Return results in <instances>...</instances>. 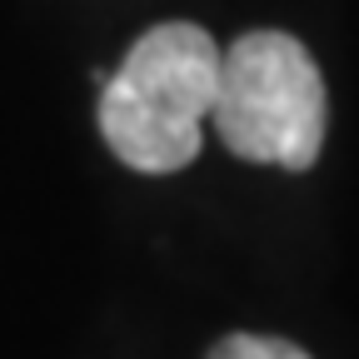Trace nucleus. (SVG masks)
<instances>
[{
	"mask_svg": "<svg viewBox=\"0 0 359 359\" xmlns=\"http://www.w3.org/2000/svg\"><path fill=\"white\" fill-rule=\"evenodd\" d=\"M219 45L205 25L165 20L125 50L100 90V135L120 165L140 175H175L200 155L215 105Z\"/></svg>",
	"mask_w": 359,
	"mask_h": 359,
	"instance_id": "f257e3e1",
	"label": "nucleus"
},
{
	"mask_svg": "<svg viewBox=\"0 0 359 359\" xmlns=\"http://www.w3.org/2000/svg\"><path fill=\"white\" fill-rule=\"evenodd\" d=\"M210 125L250 165L309 170L325 150L330 95L314 55L285 30H250L219 50Z\"/></svg>",
	"mask_w": 359,
	"mask_h": 359,
	"instance_id": "f03ea898",
	"label": "nucleus"
},
{
	"mask_svg": "<svg viewBox=\"0 0 359 359\" xmlns=\"http://www.w3.org/2000/svg\"><path fill=\"white\" fill-rule=\"evenodd\" d=\"M210 359H309V354L280 334H224L210 349Z\"/></svg>",
	"mask_w": 359,
	"mask_h": 359,
	"instance_id": "7ed1b4c3",
	"label": "nucleus"
}]
</instances>
